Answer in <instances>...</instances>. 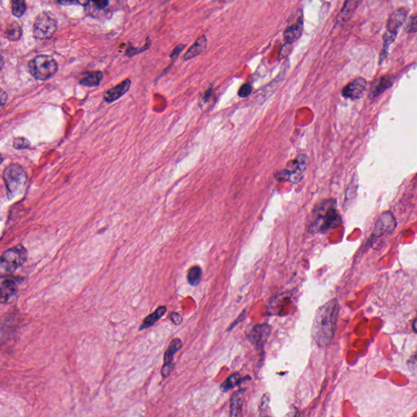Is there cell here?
<instances>
[{
    "label": "cell",
    "mask_w": 417,
    "mask_h": 417,
    "mask_svg": "<svg viewBox=\"0 0 417 417\" xmlns=\"http://www.w3.org/2000/svg\"><path fill=\"white\" fill-rule=\"evenodd\" d=\"M367 86V82L362 78H358L342 90V96L351 100H358L362 96Z\"/></svg>",
    "instance_id": "obj_10"
},
{
    "label": "cell",
    "mask_w": 417,
    "mask_h": 417,
    "mask_svg": "<svg viewBox=\"0 0 417 417\" xmlns=\"http://www.w3.org/2000/svg\"><path fill=\"white\" fill-rule=\"evenodd\" d=\"M202 277V271L199 266H193L187 273V279L192 286H196L199 284Z\"/></svg>",
    "instance_id": "obj_23"
},
{
    "label": "cell",
    "mask_w": 417,
    "mask_h": 417,
    "mask_svg": "<svg viewBox=\"0 0 417 417\" xmlns=\"http://www.w3.org/2000/svg\"><path fill=\"white\" fill-rule=\"evenodd\" d=\"M27 11V2L21 0H14L12 2V15L16 17H22Z\"/></svg>",
    "instance_id": "obj_25"
},
{
    "label": "cell",
    "mask_w": 417,
    "mask_h": 417,
    "mask_svg": "<svg viewBox=\"0 0 417 417\" xmlns=\"http://www.w3.org/2000/svg\"><path fill=\"white\" fill-rule=\"evenodd\" d=\"M92 3L94 4V7H96L98 9H105V7L110 4V2L109 1H98V2H92Z\"/></svg>",
    "instance_id": "obj_34"
},
{
    "label": "cell",
    "mask_w": 417,
    "mask_h": 417,
    "mask_svg": "<svg viewBox=\"0 0 417 417\" xmlns=\"http://www.w3.org/2000/svg\"><path fill=\"white\" fill-rule=\"evenodd\" d=\"M271 334V327L268 324H257L249 333L248 338L257 350H262Z\"/></svg>",
    "instance_id": "obj_9"
},
{
    "label": "cell",
    "mask_w": 417,
    "mask_h": 417,
    "mask_svg": "<svg viewBox=\"0 0 417 417\" xmlns=\"http://www.w3.org/2000/svg\"><path fill=\"white\" fill-rule=\"evenodd\" d=\"M167 307L164 306H159V307L157 309V310L154 311V312L152 313L150 315H148L147 317L144 319L143 323L141 324L140 328H139V330H143V329H147L148 328H150V327L153 326L154 324L158 321V320H160L161 318L163 316V315L167 313Z\"/></svg>",
    "instance_id": "obj_17"
},
{
    "label": "cell",
    "mask_w": 417,
    "mask_h": 417,
    "mask_svg": "<svg viewBox=\"0 0 417 417\" xmlns=\"http://www.w3.org/2000/svg\"><path fill=\"white\" fill-rule=\"evenodd\" d=\"M207 46V39L205 36H200V38H198L197 40L195 42L191 48H189L186 54L184 55V60H191L193 58L195 57L196 56L199 55L202 53L203 51L205 50Z\"/></svg>",
    "instance_id": "obj_16"
},
{
    "label": "cell",
    "mask_w": 417,
    "mask_h": 417,
    "mask_svg": "<svg viewBox=\"0 0 417 417\" xmlns=\"http://www.w3.org/2000/svg\"><path fill=\"white\" fill-rule=\"evenodd\" d=\"M4 36L10 41H18L22 38V29L17 22H12L7 26Z\"/></svg>",
    "instance_id": "obj_21"
},
{
    "label": "cell",
    "mask_w": 417,
    "mask_h": 417,
    "mask_svg": "<svg viewBox=\"0 0 417 417\" xmlns=\"http://www.w3.org/2000/svg\"><path fill=\"white\" fill-rule=\"evenodd\" d=\"M29 73L37 80L46 81L55 75L58 70L56 60L48 55H39L29 60Z\"/></svg>",
    "instance_id": "obj_4"
},
{
    "label": "cell",
    "mask_w": 417,
    "mask_h": 417,
    "mask_svg": "<svg viewBox=\"0 0 417 417\" xmlns=\"http://www.w3.org/2000/svg\"><path fill=\"white\" fill-rule=\"evenodd\" d=\"M131 80L128 79H126L121 83L106 91L104 95V99L107 103L114 102L115 100H118L124 94L127 93L129 89L131 87Z\"/></svg>",
    "instance_id": "obj_13"
},
{
    "label": "cell",
    "mask_w": 417,
    "mask_h": 417,
    "mask_svg": "<svg viewBox=\"0 0 417 417\" xmlns=\"http://www.w3.org/2000/svg\"><path fill=\"white\" fill-rule=\"evenodd\" d=\"M253 88L250 84H244L238 91V96L241 98L248 97L252 93Z\"/></svg>",
    "instance_id": "obj_28"
},
{
    "label": "cell",
    "mask_w": 417,
    "mask_h": 417,
    "mask_svg": "<svg viewBox=\"0 0 417 417\" xmlns=\"http://www.w3.org/2000/svg\"><path fill=\"white\" fill-rule=\"evenodd\" d=\"M394 80L395 78L392 75H386L377 79L371 86L370 98L377 97V96H380L381 94L383 93L386 90L392 86Z\"/></svg>",
    "instance_id": "obj_14"
},
{
    "label": "cell",
    "mask_w": 417,
    "mask_h": 417,
    "mask_svg": "<svg viewBox=\"0 0 417 417\" xmlns=\"http://www.w3.org/2000/svg\"><path fill=\"white\" fill-rule=\"evenodd\" d=\"M182 341L180 339L175 338L172 340L171 342L169 343L168 348H167L166 353L164 355V364H172L173 363V360L174 356L178 351L182 348Z\"/></svg>",
    "instance_id": "obj_20"
},
{
    "label": "cell",
    "mask_w": 417,
    "mask_h": 417,
    "mask_svg": "<svg viewBox=\"0 0 417 417\" xmlns=\"http://www.w3.org/2000/svg\"><path fill=\"white\" fill-rule=\"evenodd\" d=\"M292 49H293V47H292V44H291V43H285V44L282 47L281 50H280V53H279V59L281 60L282 58L288 56L289 55V53H291Z\"/></svg>",
    "instance_id": "obj_29"
},
{
    "label": "cell",
    "mask_w": 417,
    "mask_h": 417,
    "mask_svg": "<svg viewBox=\"0 0 417 417\" xmlns=\"http://www.w3.org/2000/svg\"><path fill=\"white\" fill-rule=\"evenodd\" d=\"M408 366H409L411 372H413L414 374L417 376V353L413 355L410 358L409 362H408Z\"/></svg>",
    "instance_id": "obj_30"
},
{
    "label": "cell",
    "mask_w": 417,
    "mask_h": 417,
    "mask_svg": "<svg viewBox=\"0 0 417 417\" xmlns=\"http://www.w3.org/2000/svg\"><path fill=\"white\" fill-rule=\"evenodd\" d=\"M246 310H243V312L241 313L240 316H238V318H237V319H236V320L231 324V326L229 327L228 329H227V331H230V330H231V329H233V328H235V327H236V325L240 323V322L242 321V320L246 318Z\"/></svg>",
    "instance_id": "obj_32"
},
{
    "label": "cell",
    "mask_w": 417,
    "mask_h": 417,
    "mask_svg": "<svg viewBox=\"0 0 417 417\" xmlns=\"http://www.w3.org/2000/svg\"></svg>",
    "instance_id": "obj_39"
},
{
    "label": "cell",
    "mask_w": 417,
    "mask_h": 417,
    "mask_svg": "<svg viewBox=\"0 0 417 417\" xmlns=\"http://www.w3.org/2000/svg\"><path fill=\"white\" fill-rule=\"evenodd\" d=\"M395 220L390 213H385L377 220L373 234L377 236H383L395 227Z\"/></svg>",
    "instance_id": "obj_11"
},
{
    "label": "cell",
    "mask_w": 417,
    "mask_h": 417,
    "mask_svg": "<svg viewBox=\"0 0 417 417\" xmlns=\"http://www.w3.org/2000/svg\"><path fill=\"white\" fill-rule=\"evenodd\" d=\"M341 223V216L336 210V201L327 200L313 210L310 226L314 232H324L340 226Z\"/></svg>",
    "instance_id": "obj_2"
},
{
    "label": "cell",
    "mask_w": 417,
    "mask_h": 417,
    "mask_svg": "<svg viewBox=\"0 0 417 417\" xmlns=\"http://www.w3.org/2000/svg\"><path fill=\"white\" fill-rule=\"evenodd\" d=\"M245 391L243 389L236 391L232 394L230 406V417H240L243 407Z\"/></svg>",
    "instance_id": "obj_15"
},
{
    "label": "cell",
    "mask_w": 417,
    "mask_h": 417,
    "mask_svg": "<svg viewBox=\"0 0 417 417\" xmlns=\"http://www.w3.org/2000/svg\"><path fill=\"white\" fill-rule=\"evenodd\" d=\"M242 381H243V379L241 378L239 373H234V374L231 375L222 383V386H221V389H222V390L223 392H227V391L231 390L232 389L235 388V387L241 384Z\"/></svg>",
    "instance_id": "obj_24"
},
{
    "label": "cell",
    "mask_w": 417,
    "mask_h": 417,
    "mask_svg": "<svg viewBox=\"0 0 417 417\" xmlns=\"http://www.w3.org/2000/svg\"><path fill=\"white\" fill-rule=\"evenodd\" d=\"M406 31L408 33H415L417 32V15H414L411 17L407 27H406Z\"/></svg>",
    "instance_id": "obj_27"
},
{
    "label": "cell",
    "mask_w": 417,
    "mask_h": 417,
    "mask_svg": "<svg viewBox=\"0 0 417 417\" xmlns=\"http://www.w3.org/2000/svg\"><path fill=\"white\" fill-rule=\"evenodd\" d=\"M408 13V9H406L404 7H400L395 10L389 17L386 33H384V37H383L384 43H383V51H382L381 60H383L387 55L389 47L395 40L396 37L398 35V30L405 22Z\"/></svg>",
    "instance_id": "obj_5"
},
{
    "label": "cell",
    "mask_w": 417,
    "mask_h": 417,
    "mask_svg": "<svg viewBox=\"0 0 417 417\" xmlns=\"http://www.w3.org/2000/svg\"><path fill=\"white\" fill-rule=\"evenodd\" d=\"M0 97H1V105L3 106L5 105V103L7 100V95L6 92H5L3 90L1 91V93H0Z\"/></svg>",
    "instance_id": "obj_37"
},
{
    "label": "cell",
    "mask_w": 417,
    "mask_h": 417,
    "mask_svg": "<svg viewBox=\"0 0 417 417\" xmlns=\"http://www.w3.org/2000/svg\"><path fill=\"white\" fill-rule=\"evenodd\" d=\"M413 329H414V330H415V331L417 333V319L415 320V321H414V323H413Z\"/></svg>",
    "instance_id": "obj_38"
},
{
    "label": "cell",
    "mask_w": 417,
    "mask_h": 417,
    "mask_svg": "<svg viewBox=\"0 0 417 417\" xmlns=\"http://www.w3.org/2000/svg\"><path fill=\"white\" fill-rule=\"evenodd\" d=\"M102 72L96 71L89 74L87 76L85 77L80 81V84L83 86H97L100 85V82L102 80L103 78Z\"/></svg>",
    "instance_id": "obj_22"
},
{
    "label": "cell",
    "mask_w": 417,
    "mask_h": 417,
    "mask_svg": "<svg viewBox=\"0 0 417 417\" xmlns=\"http://www.w3.org/2000/svg\"><path fill=\"white\" fill-rule=\"evenodd\" d=\"M2 178L9 199L22 194L26 189L27 174L25 169L18 164H11L5 168Z\"/></svg>",
    "instance_id": "obj_3"
},
{
    "label": "cell",
    "mask_w": 417,
    "mask_h": 417,
    "mask_svg": "<svg viewBox=\"0 0 417 417\" xmlns=\"http://www.w3.org/2000/svg\"><path fill=\"white\" fill-rule=\"evenodd\" d=\"M308 159L306 156H298L295 160L291 162L287 169L277 172L276 179L279 182H291L297 184L304 178L307 169Z\"/></svg>",
    "instance_id": "obj_7"
},
{
    "label": "cell",
    "mask_w": 417,
    "mask_h": 417,
    "mask_svg": "<svg viewBox=\"0 0 417 417\" xmlns=\"http://www.w3.org/2000/svg\"><path fill=\"white\" fill-rule=\"evenodd\" d=\"M13 147L18 150L26 149V148H30V143L26 138L17 137V138H15L14 140H13Z\"/></svg>",
    "instance_id": "obj_26"
},
{
    "label": "cell",
    "mask_w": 417,
    "mask_h": 417,
    "mask_svg": "<svg viewBox=\"0 0 417 417\" xmlns=\"http://www.w3.org/2000/svg\"><path fill=\"white\" fill-rule=\"evenodd\" d=\"M339 309L337 300L332 299L320 306L315 313L311 335L317 346L325 347L331 343L336 330Z\"/></svg>",
    "instance_id": "obj_1"
},
{
    "label": "cell",
    "mask_w": 417,
    "mask_h": 417,
    "mask_svg": "<svg viewBox=\"0 0 417 417\" xmlns=\"http://www.w3.org/2000/svg\"><path fill=\"white\" fill-rule=\"evenodd\" d=\"M303 22H300L297 23L296 25H293L291 27H288L284 33V37L287 43H294L295 41L298 40V38H300L303 33Z\"/></svg>",
    "instance_id": "obj_19"
},
{
    "label": "cell",
    "mask_w": 417,
    "mask_h": 417,
    "mask_svg": "<svg viewBox=\"0 0 417 417\" xmlns=\"http://www.w3.org/2000/svg\"><path fill=\"white\" fill-rule=\"evenodd\" d=\"M17 291V283L12 278H4L2 277L1 284H0V299L1 303H7L13 296L16 294Z\"/></svg>",
    "instance_id": "obj_12"
},
{
    "label": "cell",
    "mask_w": 417,
    "mask_h": 417,
    "mask_svg": "<svg viewBox=\"0 0 417 417\" xmlns=\"http://www.w3.org/2000/svg\"><path fill=\"white\" fill-rule=\"evenodd\" d=\"M285 417H300V412L297 409V408H294V410L291 411L289 412Z\"/></svg>",
    "instance_id": "obj_36"
},
{
    "label": "cell",
    "mask_w": 417,
    "mask_h": 417,
    "mask_svg": "<svg viewBox=\"0 0 417 417\" xmlns=\"http://www.w3.org/2000/svg\"><path fill=\"white\" fill-rule=\"evenodd\" d=\"M360 4L359 1H346L344 4L342 9L337 16V22L340 23H345L347 22L353 14L358 6Z\"/></svg>",
    "instance_id": "obj_18"
},
{
    "label": "cell",
    "mask_w": 417,
    "mask_h": 417,
    "mask_svg": "<svg viewBox=\"0 0 417 417\" xmlns=\"http://www.w3.org/2000/svg\"><path fill=\"white\" fill-rule=\"evenodd\" d=\"M58 23L56 18L48 12H42L36 17L33 24V37L37 39H49L55 34Z\"/></svg>",
    "instance_id": "obj_8"
},
{
    "label": "cell",
    "mask_w": 417,
    "mask_h": 417,
    "mask_svg": "<svg viewBox=\"0 0 417 417\" xmlns=\"http://www.w3.org/2000/svg\"><path fill=\"white\" fill-rule=\"evenodd\" d=\"M174 363L172 364H164L162 367V375L164 378L169 377L172 371L174 369Z\"/></svg>",
    "instance_id": "obj_31"
},
{
    "label": "cell",
    "mask_w": 417,
    "mask_h": 417,
    "mask_svg": "<svg viewBox=\"0 0 417 417\" xmlns=\"http://www.w3.org/2000/svg\"><path fill=\"white\" fill-rule=\"evenodd\" d=\"M170 320L174 324H179L183 321V317L179 315V313L173 312L170 314Z\"/></svg>",
    "instance_id": "obj_33"
},
{
    "label": "cell",
    "mask_w": 417,
    "mask_h": 417,
    "mask_svg": "<svg viewBox=\"0 0 417 417\" xmlns=\"http://www.w3.org/2000/svg\"><path fill=\"white\" fill-rule=\"evenodd\" d=\"M27 249L22 245H17L2 253L0 259V268L4 273H12L27 262Z\"/></svg>",
    "instance_id": "obj_6"
},
{
    "label": "cell",
    "mask_w": 417,
    "mask_h": 417,
    "mask_svg": "<svg viewBox=\"0 0 417 417\" xmlns=\"http://www.w3.org/2000/svg\"><path fill=\"white\" fill-rule=\"evenodd\" d=\"M184 48H185V46L184 45H179L176 48H174V52L172 53L171 56H170V57L172 59H176L177 56H179V53H181L182 51L184 50Z\"/></svg>",
    "instance_id": "obj_35"
}]
</instances>
